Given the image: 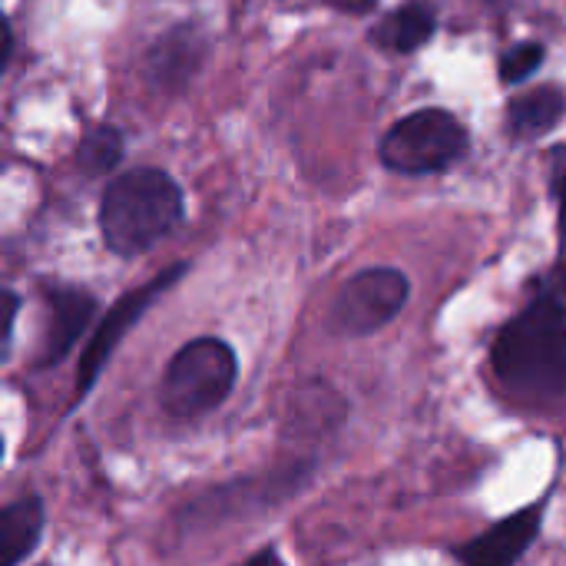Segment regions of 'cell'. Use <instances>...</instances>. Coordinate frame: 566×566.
<instances>
[{"mask_svg": "<svg viewBox=\"0 0 566 566\" xmlns=\"http://www.w3.org/2000/svg\"><path fill=\"white\" fill-rule=\"evenodd\" d=\"M501 388L531 408H566V279L544 285L494 338Z\"/></svg>", "mask_w": 566, "mask_h": 566, "instance_id": "1", "label": "cell"}, {"mask_svg": "<svg viewBox=\"0 0 566 566\" xmlns=\"http://www.w3.org/2000/svg\"><path fill=\"white\" fill-rule=\"evenodd\" d=\"M182 222V192L163 169H133L99 199V232L109 252L129 259L153 249Z\"/></svg>", "mask_w": 566, "mask_h": 566, "instance_id": "2", "label": "cell"}, {"mask_svg": "<svg viewBox=\"0 0 566 566\" xmlns=\"http://www.w3.org/2000/svg\"><path fill=\"white\" fill-rule=\"evenodd\" d=\"M235 378L239 358L222 338H192L166 365L159 405L176 421H196L232 395Z\"/></svg>", "mask_w": 566, "mask_h": 566, "instance_id": "3", "label": "cell"}, {"mask_svg": "<svg viewBox=\"0 0 566 566\" xmlns=\"http://www.w3.org/2000/svg\"><path fill=\"white\" fill-rule=\"evenodd\" d=\"M381 163L405 176L454 166L468 153V129L448 109H418L398 119L381 139Z\"/></svg>", "mask_w": 566, "mask_h": 566, "instance_id": "4", "label": "cell"}, {"mask_svg": "<svg viewBox=\"0 0 566 566\" xmlns=\"http://www.w3.org/2000/svg\"><path fill=\"white\" fill-rule=\"evenodd\" d=\"M408 279L398 269H365L352 275L328 308V328L345 338H365L398 318L408 302Z\"/></svg>", "mask_w": 566, "mask_h": 566, "instance_id": "5", "label": "cell"}, {"mask_svg": "<svg viewBox=\"0 0 566 566\" xmlns=\"http://www.w3.org/2000/svg\"><path fill=\"white\" fill-rule=\"evenodd\" d=\"M186 262H176L172 269H166L163 275H156V279H149L146 285H139V289H133V292H126L109 312H106V318L99 322V328L93 332V338H90V345L83 348V355H80V368H76V395H73V401H83L86 395H90V388L96 385V378H99V371L106 368V361L113 358V352H116V345L126 338V332L146 315V308L166 292V289H172L182 275H186Z\"/></svg>", "mask_w": 566, "mask_h": 566, "instance_id": "6", "label": "cell"}, {"mask_svg": "<svg viewBox=\"0 0 566 566\" xmlns=\"http://www.w3.org/2000/svg\"><path fill=\"white\" fill-rule=\"evenodd\" d=\"M206 56H209V36L202 33V27L176 23L146 50L143 60L146 83L163 96H179L199 76Z\"/></svg>", "mask_w": 566, "mask_h": 566, "instance_id": "7", "label": "cell"}, {"mask_svg": "<svg viewBox=\"0 0 566 566\" xmlns=\"http://www.w3.org/2000/svg\"><path fill=\"white\" fill-rule=\"evenodd\" d=\"M96 315V298L80 285H46L43 289V335L36 352V368L60 365L66 352L80 342Z\"/></svg>", "mask_w": 566, "mask_h": 566, "instance_id": "8", "label": "cell"}, {"mask_svg": "<svg viewBox=\"0 0 566 566\" xmlns=\"http://www.w3.org/2000/svg\"><path fill=\"white\" fill-rule=\"evenodd\" d=\"M544 527V501L511 514L507 521L494 524L481 537L454 547V557L464 566H514L537 541Z\"/></svg>", "mask_w": 566, "mask_h": 566, "instance_id": "9", "label": "cell"}, {"mask_svg": "<svg viewBox=\"0 0 566 566\" xmlns=\"http://www.w3.org/2000/svg\"><path fill=\"white\" fill-rule=\"evenodd\" d=\"M434 27H438L434 3L431 0H411L398 10H391L371 30V43L381 50H391V53H411L434 36Z\"/></svg>", "mask_w": 566, "mask_h": 566, "instance_id": "10", "label": "cell"}, {"mask_svg": "<svg viewBox=\"0 0 566 566\" xmlns=\"http://www.w3.org/2000/svg\"><path fill=\"white\" fill-rule=\"evenodd\" d=\"M43 501L40 497H20L0 511V566H20L43 534Z\"/></svg>", "mask_w": 566, "mask_h": 566, "instance_id": "11", "label": "cell"}, {"mask_svg": "<svg viewBox=\"0 0 566 566\" xmlns=\"http://www.w3.org/2000/svg\"><path fill=\"white\" fill-rule=\"evenodd\" d=\"M566 116V93L560 86H537L507 106V123L517 136L537 139L557 129Z\"/></svg>", "mask_w": 566, "mask_h": 566, "instance_id": "12", "label": "cell"}, {"mask_svg": "<svg viewBox=\"0 0 566 566\" xmlns=\"http://www.w3.org/2000/svg\"><path fill=\"white\" fill-rule=\"evenodd\" d=\"M123 159V136L116 126H96L93 133L83 136L76 149V163L86 176H103Z\"/></svg>", "mask_w": 566, "mask_h": 566, "instance_id": "13", "label": "cell"}, {"mask_svg": "<svg viewBox=\"0 0 566 566\" xmlns=\"http://www.w3.org/2000/svg\"><path fill=\"white\" fill-rule=\"evenodd\" d=\"M541 63H544V43L524 40V43H514V46L501 56L497 73H501L504 83H524V80H531V76L541 70Z\"/></svg>", "mask_w": 566, "mask_h": 566, "instance_id": "14", "label": "cell"}, {"mask_svg": "<svg viewBox=\"0 0 566 566\" xmlns=\"http://www.w3.org/2000/svg\"><path fill=\"white\" fill-rule=\"evenodd\" d=\"M20 298L13 292H3V358L10 355V342H13V318H17Z\"/></svg>", "mask_w": 566, "mask_h": 566, "instance_id": "15", "label": "cell"}, {"mask_svg": "<svg viewBox=\"0 0 566 566\" xmlns=\"http://www.w3.org/2000/svg\"><path fill=\"white\" fill-rule=\"evenodd\" d=\"M318 3L335 7V10H342V13H368V10L375 7V0H318Z\"/></svg>", "mask_w": 566, "mask_h": 566, "instance_id": "16", "label": "cell"}, {"mask_svg": "<svg viewBox=\"0 0 566 566\" xmlns=\"http://www.w3.org/2000/svg\"><path fill=\"white\" fill-rule=\"evenodd\" d=\"M239 566H282V560H279V554L272 547H265V551H259L255 557H249L245 564Z\"/></svg>", "mask_w": 566, "mask_h": 566, "instance_id": "17", "label": "cell"}, {"mask_svg": "<svg viewBox=\"0 0 566 566\" xmlns=\"http://www.w3.org/2000/svg\"><path fill=\"white\" fill-rule=\"evenodd\" d=\"M560 235H564L566 242V172L564 179H560Z\"/></svg>", "mask_w": 566, "mask_h": 566, "instance_id": "18", "label": "cell"}, {"mask_svg": "<svg viewBox=\"0 0 566 566\" xmlns=\"http://www.w3.org/2000/svg\"><path fill=\"white\" fill-rule=\"evenodd\" d=\"M484 3H488V7H494V10H501V7H507L511 0H484Z\"/></svg>", "mask_w": 566, "mask_h": 566, "instance_id": "19", "label": "cell"}]
</instances>
